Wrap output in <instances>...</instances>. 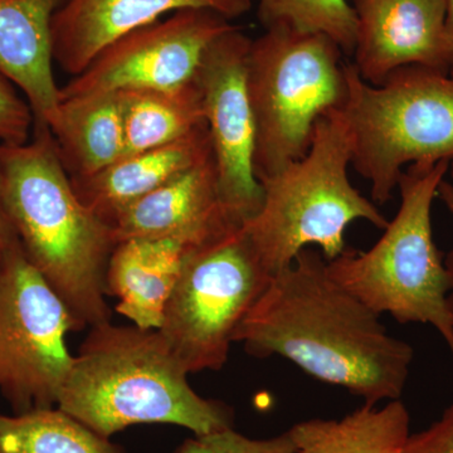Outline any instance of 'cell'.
Segmentation results:
<instances>
[{"label":"cell","instance_id":"1","mask_svg":"<svg viewBox=\"0 0 453 453\" xmlns=\"http://www.w3.org/2000/svg\"><path fill=\"white\" fill-rule=\"evenodd\" d=\"M380 318L340 286L323 253L309 247L271 277L234 342L253 357H285L375 405L401 399L414 357L413 348L390 335Z\"/></svg>","mask_w":453,"mask_h":453},{"label":"cell","instance_id":"2","mask_svg":"<svg viewBox=\"0 0 453 453\" xmlns=\"http://www.w3.org/2000/svg\"><path fill=\"white\" fill-rule=\"evenodd\" d=\"M2 190L26 257L65 301L79 330L111 319L106 271L111 226L74 192L55 138L35 122L25 144H0Z\"/></svg>","mask_w":453,"mask_h":453},{"label":"cell","instance_id":"3","mask_svg":"<svg viewBox=\"0 0 453 453\" xmlns=\"http://www.w3.org/2000/svg\"><path fill=\"white\" fill-rule=\"evenodd\" d=\"M188 375L159 330L106 321L73 356L57 407L107 438L151 423L195 436L234 427L231 408L199 395Z\"/></svg>","mask_w":453,"mask_h":453},{"label":"cell","instance_id":"4","mask_svg":"<svg viewBox=\"0 0 453 453\" xmlns=\"http://www.w3.org/2000/svg\"><path fill=\"white\" fill-rule=\"evenodd\" d=\"M351 159L350 133L336 110L316 124L308 153L259 181L261 207L242 229L271 276L309 247L327 261L338 257L347 249L348 226L357 220L388 226L378 205L351 184Z\"/></svg>","mask_w":453,"mask_h":453},{"label":"cell","instance_id":"5","mask_svg":"<svg viewBox=\"0 0 453 453\" xmlns=\"http://www.w3.org/2000/svg\"><path fill=\"white\" fill-rule=\"evenodd\" d=\"M449 162L417 163L399 178L401 204L368 251L345 249L327 261L330 276L378 315L399 324L431 325L453 357V311L442 253L432 229V205Z\"/></svg>","mask_w":453,"mask_h":453},{"label":"cell","instance_id":"6","mask_svg":"<svg viewBox=\"0 0 453 453\" xmlns=\"http://www.w3.org/2000/svg\"><path fill=\"white\" fill-rule=\"evenodd\" d=\"M327 35L265 29L252 40L247 88L255 118L253 170L258 181L308 153L323 116L347 103V62Z\"/></svg>","mask_w":453,"mask_h":453},{"label":"cell","instance_id":"7","mask_svg":"<svg viewBox=\"0 0 453 453\" xmlns=\"http://www.w3.org/2000/svg\"><path fill=\"white\" fill-rule=\"evenodd\" d=\"M347 83L351 166L375 204L390 201L404 166L452 162L453 73L411 65L372 86L347 62Z\"/></svg>","mask_w":453,"mask_h":453},{"label":"cell","instance_id":"8","mask_svg":"<svg viewBox=\"0 0 453 453\" xmlns=\"http://www.w3.org/2000/svg\"><path fill=\"white\" fill-rule=\"evenodd\" d=\"M271 277L242 226L188 250L157 330L189 374L225 366Z\"/></svg>","mask_w":453,"mask_h":453},{"label":"cell","instance_id":"9","mask_svg":"<svg viewBox=\"0 0 453 453\" xmlns=\"http://www.w3.org/2000/svg\"><path fill=\"white\" fill-rule=\"evenodd\" d=\"M70 332L76 320L22 246L0 255V395L14 413L57 405L73 362Z\"/></svg>","mask_w":453,"mask_h":453},{"label":"cell","instance_id":"10","mask_svg":"<svg viewBox=\"0 0 453 453\" xmlns=\"http://www.w3.org/2000/svg\"><path fill=\"white\" fill-rule=\"evenodd\" d=\"M237 25L210 9H184L113 42L71 81L59 100L124 89H174L195 80L211 42Z\"/></svg>","mask_w":453,"mask_h":453},{"label":"cell","instance_id":"11","mask_svg":"<svg viewBox=\"0 0 453 453\" xmlns=\"http://www.w3.org/2000/svg\"><path fill=\"white\" fill-rule=\"evenodd\" d=\"M251 42L240 26L223 33L205 50L196 74L220 199L241 226L257 213L264 196L253 170L256 127L247 88Z\"/></svg>","mask_w":453,"mask_h":453},{"label":"cell","instance_id":"12","mask_svg":"<svg viewBox=\"0 0 453 453\" xmlns=\"http://www.w3.org/2000/svg\"><path fill=\"white\" fill-rule=\"evenodd\" d=\"M351 65L372 86L401 68L449 73L445 52L446 0H359Z\"/></svg>","mask_w":453,"mask_h":453},{"label":"cell","instance_id":"13","mask_svg":"<svg viewBox=\"0 0 453 453\" xmlns=\"http://www.w3.org/2000/svg\"><path fill=\"white\" fill-rule=\"evenodd\" d=\"M116 243L127 240H172L201 246L229 226L220 199L213 157L138 199L109 222Z\"/></svg>","mask_w":453,"mask_h":453},{"label":"cell","instance_id":"14","mask_svg":"<svg viewBox=\"0 0 453 453\" xmlns=\"http://www.w3.org/2000/svg\"><path fill=\"white\" fill-rule=\"evenodd\" d=\"M184 9L234 20L251 11L252 0H67L52 20L53 59L77 76L113 42Z\"/></svg>","mask_w":453,"mask_h":453},{"label":"cell","instance_id":"15","mask_svg":"<svg viewBox=\"0 0 453 453\" xmlns=\"http://www.w3.org/2000/svg\"><path fill=\"white\" fill-rule=\"evenodd\" d=\"M67 0H0V74L25 94L35 122L50 130L59 118L53 74L52 20Z\"/></svg>","mask_w":453,"mask_h":453},{"label":"cell","instance_id":"16","mask_svg":"<svg viewBox=\"0 0 453 453\" xmlns=\"http://www.w3.org/2000/svg\"><path fill=\"white\" fill-rule=\"evenodd\" d=\"M211 157L204 124L169 144L124 155L91 177L70 178L80 201L109 225L131 203Z\"/></svg>","mask_w":453,"mask_h":453},{"label":"cell","instance_id":"17","mask_svg":"<svg viewBox=\"0 0 453 453\" xmlns=\"http://www.w3.org/2000/svg\"><path fill=\"white\" fill-rule=\"evenodd\" d=\"M190 247L172 240L116 244L106 271V291L116 311L135 326L157 330Z\"/></svg>","mask_w":453,"mask_h":453},{"label":"cell","instance_id":"18","mask_svg":"<svg viewBox=\"0 0 453 453\" xmlns=\"http://www.w3.org/2000/svg\"><path fill=\"white\" fill-rule=\"evenodd\" d=\"M57 153L71 178H86L124 155V125L118 92L65 98L52 130Z\"/></svg>","mask_w":453,"mask_h":453},{"label":"cell","instance_id":"19","mask_svg":"<svg viewBox=\"0 0 453 453\" xmlns=\"http://www.w3.org/2000/svg\"><path fill=\"white\" fill-rule=\"evenodd\" d=\"M410 413L401 399L365 404L342 419L314 418L292 426L297 453H403Z\"/></svg>","mask_w":453,"mask_h":453},{"label":"cell","instance_id":"20","mask_svg":"<svg viewBox=\"0 0 453 453\" xmlns=\"http://www.w3.org/2000/svg\"><path fill=\"white\" fill-rule=\"evenodd\" d=\"M118 95L124 125V155L169 144L205 124L196 77L179 88L124 89Z\"/></svg>","mask_w":453,"mask_h":453},{"label":"cell","instance_id":"21","mask_svg":"<svg viewBox=\"0 0 453 453\" xmlns=\"http://www.w3.org/2000/svg\"><path fill=\"white\" fill-rule=\"evenodd\" d=\"M0 453H124L58 407L0 414Z\"/></svg>","mask_w":453,"mask_h":453},{"label":"cell","instance_id":"22","mask_svg":"<svg viewBox=\"0 0 453 453\" xmlns=\"http://www.w3.org/2000/svg\"><path fill=\"white\" fill-rule=\"evenodd\" d=\"M265 29L290 28L327 35L344 55H353L357 13L349 0H256Z\"/></svg>","mask_w":453,"mask_h":453},{"label":"cell","instance_id":"23","mask_svg":"<svg viewBox=\"0 0 453 453\" xmlns=\"http://www.w3.org/2000/svg\"><path fill=\"white\" fill-rule=\"evenodd\" d=\"M175 453H297V449L288 431L279 436L255 440L232 427L189 438Z\"/></svg>","mask_w":453,"mask_h":453},{"label":"cell","instance_id":"24","mask_svg":"<svg viewBox=\"0 0 453 453\" xmlns=\"http://www.w3.org/2000/svg\"><path fill=\"white\" fill-rule=\"evenodd\" d=\"M35 115L16 86L0 74V144H25L32 136Z\"/></svg>","mask_w":453,"mask_h":453},{"label":"cell","instance_id":"25","mask_svg":"<svg viewBox=\"0 0 453 453\" xmlns=\"http://www.w3.org/2000/svg\"><path fill=\"white\" fill-rule=\"evenodd\" d=\"M403 453H453V403L438 421L411 434Z\"/></svg>","mask_w":453,"mask_h":453},{"label":"cell","instance_id":"26","mask_svg":"<svg viewBox=\"0 0 453 453\" xmlns=\"http://www.w3.org/2000/svg\"><path fill=\"white\" fill-rule=\"evenodd\" d=\"M449 173L451 175V180H447L445 178L441 181L437 190V198L442 201L447 210L453 216V160L449 163ZM443 262H445L447 276H449V308L453 311V250L447 253L446 257H443Z\"/></svg>","mask_w":453,"mask_h":453},{"label":"cell","instance_id":"27","mask_svg":"<svg viewBox=\"0 0 453 453\" xmlns=\"http://www.w3.org/2000/svg\"><path fill=\"white\" fill-rule=\"evenodd\" d=\"M20 246L13 223L9 219L8 211L5 210L4 199L2 190V166H0V255L12 251Z\"/></svg>","mask_w":453,"mask_h":453},{"label":"cell","instance_id":"28","mask_svg":"<svg viewBox=\"0 0 453 453\" xmlns=\"http://www.w3.org/2000/svg\"><path fill=\"white\" fill-rule=\"evenodd\" d=\"M445 52L449 73H453V0H446Z\"/></svg>","mask_w":453,"mask_h":453},{"label":"cell","instance_id":"29","mask_svg":"<svg viewBox=\"0 0 453 453\" xmlns=\"http://www.w3.org/2000/svg\"><path fill=\"white\" fill-rule=\"evenodd\" d=\"M351 3V5L356 4V3L359 2V0H349Z\"/></svg>","mask_w":453,"mask_h":453}]
</instances>
